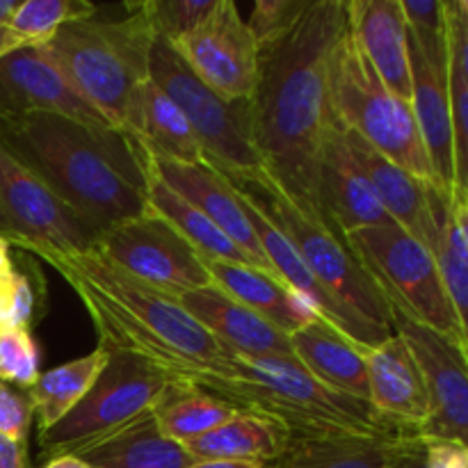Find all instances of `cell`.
Returning <instances> with one entry per match:
<instances>
[{"label":"cell","instance_id":"c3c4849f","mask_svg":"<svg viewBox=\"0 0 468 468\" xmlns=\"http://www.w3.org/2000/svg\"><path fill=\"white\" fill-rule=\"evenodd\" d=\"M16 5L18 0H0V26L9 21V16H12V12L16 9Z\"/></svg>","mask_w":468,"mask_h":468},{"label":"cell","instance_id":"2e32d148","mask_svg":"<svg viewBox=\"0 0 468 468\" xmlns=\"http://www.w3.org/2000/svg\"><path fill=\"white\" fill-rule=\"evenodd\" d=\"M53 112L87 126L114 128L64 78L44 46H21L0 58V119Z\"/></svg>","mask_w":468,"mask_h":468},{"label":"cell","instance_id":"484cf974","mask_svg":"<svg viewBox=\"0 0 468 468\" xmlns=\"http://www.w3.org/2000/svg\"><path fill=\"white\" fill-rule=\"evenodd\" d=\"M123 133L149 155L187 165L204 163V154L183 112L151 78L140 82L133 94Z\"/></svg>","mask_w":468,"mask_h":468},{"label":"cell","instance_id":"4dcf8cb0","mask_svg":"<svg viewBox=\"0 0 468 468\" xmlns=\"http://www.w3.org/2000/svg\"><path fill=\"white\" fill-rule=\"evenodd\" d=\"M151 411L165 437L186 446L231 419L236 410L197 384L172 379Z\"/></svg>","mask_w":468,"mask_h":468},{"label":"cell","instance_id":"f1b7e54d","mask_svg":"<svg viewBox=\"0 0 468 468\" xmlns=\"http://www.w3.org/2000/svg\"><path fill=\"white\" fill-rule=\"evenodd\" d=\"M288 439H291V432L277 420L236 410L231 419L183 448L197 462L218 460L274 464L286 451Z\"/></svg>","mask_w":468,"mask_h":468},{"label":"cell","instance_id":"60d3db41","mask_svg":"<svg viewBox=\"0 0 468 468\" xmlns=\"http://www.w3.org/2000/svg\"><path fill=\"white\" fill-rule=\"evenodd\" d=\"M425 455L428 468H468V443L425 439Z\"/></svg>","mask_w":468,"mask_h":468},{"label":"cell","instance_id":"ffe728a7","mask_svg":"<svg viewBox=\"0 0 468 468\" xmlns=\"http://www.w3.org/2000/svg\"><path fill=\"white\" fill-rule=\"evenodd\" d=\"M176 300L206 332L233 352L250 356H292L291 336L286 332L242 306L213 283L183 292Z\"/></svg>","mask_w":468,"mask_h":468},{"label":"cell","instance_id":"d590c367","mask_svg":"<svg viewBox=\"0 0 468 468\" xmlns=\"http://www.w3.org/2000/svg\"><path fill=\"white\" fill-rule=\"evenodd\" d=\"M39 378V347L30 329L0 327V384L30 388Z\"/></svg>","mask_w":468,"mask_h":468},{"label":"cell","instance_id":"ba28073f","mask_svg":"<svg viewBox=\"0 0 468 468\" xmlns=\"http://www.w3.org/2000/svg\"><path fill=\"white\" fill-rule=\"evenodd\" d=\"M149 78L183 112L208 167L229 183L254 181L265 174L251 140L247 101H227L215 94L163 37H155L151 46Z\"/></svg>","mask_w":468,"mask_h":468},{"label":"cell","instance_id":"8d00e7d4","mask_svg":"<svg viewBox=\"0 0 468 468\" xmlns=\"http://www.w3.org/2000/svg\"><path fill=\"white\" fill-rule=\"evenodd\" d=\"M215 0H146L144 9L155 37L176 41L187 35L213 9Z\"/></svg>","mask_w":468,"mask_h":468},{"label":"cell","instance_id":"6da1fadb","mask_svg":"<svg viewBox=\"0 0 468 468\" xmlns=\"http://www.w3.org/2000/svg\"><path fill=\"white\" fill-rule=\"evenodd\" d=\"M346 26V0H311L286 35L261 48L259 80L247 101L265 176L314 219L315 158L336 126L329 71Z\"/></svg>","mask_w":468,"mask_h":468},{"label":"cell","instance_id":"5bb4252c","mask_svg":"<svg viewBox=\"0 0 468 468\" xmlns=\"http://www.w3.org/2000/svg\"><path fill=\"white\" fill-rule=\"evenodd\" d=\"M391 327L405 341L428 393L430 419L420 437L468 443V355L400 314H391Z\"/></svg>","mask_w":468,"mask_h":468},{"label":"cell","instance_id":"9a60e30c","mask_svg":"<svg viewBox=\"0 0 468 468\" xmlns=\"http://www.w3.org/2000/svg\"><path fill=\"white\" fill-rule=\"evenodd\" d=\"M407 55H410L411 110L432 165L439 187L452 190L455 178V151H452L451 99H448V55L446 26L441 32L420 35L407 27Z\"/></svg>","mask_w":468,"mask_h":468},{"label":"cell","instance_id":"ee69618b","mask_svg":"<svg viewBox=\"0 0 468 468\" xmlns=\"http://www.w3.org/2000/svg\"><path fill=\"white\" fill-rule=\"evenodd\" d=\"M21 46H26L23 44L21 37H18L16 32L7 26V23H3V26H0V58L9 55L12 50L21 48Z\"/></svg>","mask_w":468,"mask_h":468},{"label":"cell","instance_id":"f35d334b","mask_svg":"<svg viewBox=\"0 0 468 468\" xmlns=\"http://www.w3.org/2000/svg\"><path fill=\"white\" fill-rule=\"evenodd\" d=\"M32 423H35V410H32L27 391L0 384V434L14 441L27 443Z\"/></svg>","mask_w":468,"mask_h":468},{"label":"cell","instance_id":"ac0fdd59","mask_svg":"<svg viewBox=\"0 0 468 468\" xmlns=\"http://www.w3.org/2000/svg\"><path fill=\"white\" fill-rule=\"evenodd\" d=\"M144 158L146 169L155 178H160L169 190L176 192L181 199H186L192 208L199 210L206 219H210L224 236L231 238L250 256L254 268L272 274V268H270L263 251H261L254 227H251L250 218H247L240 195H238L236 187L222 174L215 172L206 163L187 165L149 154H144Z\"/></svg>","mask_w":468,"mask_h":468},{"label":"cell","instance_id":"83f0119b","mask_svg":"<svg viewBox=\"0 0 468 468\" xmlns=\"http://www.w3.org/2000/svg\"><path fill=\"white\" fill-rule=\"evenodd\" d=\"M400 432L291 434L272 468H387Z\"/></svg>","mask_w":468,"mask_h":468},{"label":"cell","instance_id":"8992f818","mask_svg":"<svg viewBox=\"0 0 468 468\" xmlns=\"http://www.w3.org/2000/svg\"><path fill=\"white\" fill-rule=\"evenodd\" d=\"M329 99L338 126L359 135L398 167L437 186L411 103L384 85L350 30V23L334 50Z\"/></svg>","mask_w":468,"mask_h":468},{"label":"cell","instance_id":"ab89813d","mask_svg":"<svg viewBox=\"0 0 468 468\" xmlns=\"http://www.w3.org/2000/svg\"><path fill=\"white\" fill-rule=\"evenodd\" d=\"M400 9L407 27L420 35L441 32L446 26V0H400Z\"/></svg>","mask_w":468,"mask_h":468},{"label":"cell","instance_id":"52a82bcc","mask_svg":"<svg viewBox=\"0 0 468 468\" xmlns=\"http://www.w3.org/2000/svg\"><path fill=\"white\" fill-rule=\"evenodd\" d=\"M343 240L370 274L391 314L425 324L468 355V327L452 311L425 242L396 222L361 229Z\"/></svg>","mask_w":468,"mask_h":468},{"label":"cell","instance_id":"8fae6325","mask_svg":"<svg viewBox=\"0 0 468 468\" xmlns=\"http://www.w3.org/2000/svg\"><path fill=\"white\" fill-rule=\"evenodd\" d=\"M0 236L39 256L94 250L101 233L0 144Z\"/></svg>","mask_w":468,"mask_h":468},{"label":"cell","instance_id":"4fadbf2b","mask_svg":"<svg viewBox=\"0 0 468 468\" xmlns=\"http://www.w3.org/2000/svg\"><path fill=\"white\" fill-rule=\"evenodd\" d=\"M206 87L227 101H250L259 80V44L231 0L213 9L187 35L169 41Z\"/></svg>","mask_w":468,"mask_h":468},{"label":"cell","instance_id":"5b68a950","mask_svg":"<svg viewBox=\"0 0 468 468\" xmlns=\"http://www.w3.org/2000/svg\"><path fill=\"white\" fill-rule=\"evenodd\" d=\"M126 9L128 16L114 21L94 14L64 23L44 44L73 90L117 131H123L135 90L149 78L155 39L144 3H131Z\"/></svg>","mask_w":468,"mask_h":468},{"label":"cell","instance_id":"1f68e13d","mask_svg":"<svg viewBox=\"0 0 468 468\" xmlns=\"http://www.w3.org/2000/svg\"><path fill=\"white\" fill-rule=\"evenodd\" d=\"M108 359V352L96 347L94 352L80 356V359L58 366L48 373H39L37 382L30 388H26L32 410H35L39 434L59 423L85 398V393L99 379Z\"/></svg>","mask_w":468,"mask_h":468},{"label":"cell","instance_id":"7bdbcfd3","mask_svg":"<svg viewBox=\"0 0 468 468\" xmlns=\"http://www.w3.org/2000/svg\"><path fill=\"white\" fill-rule=\"evenodd\" d=\"M0 468H27L26 443L0 434Z\"/></svg>","mask_w":468,"mask_h":468},{"label":"cell","instance_id":"30bf717a","mask_svg":"<svg viewBox=\"0 0 468 468\" xmlns=\"http://www.w3.org/2000/svg\"><path fill=\"white\" fill-rule=\"evenodd\" d=\"M172 382L167 373L126 352H110L94 387L59 423L39 434L44 455H71L85 443L151 410L163 388Z\"/></svg>","mask_w":468,"mask_h":468},{"label":"cell","instance_id":"d6986e66","mask_svg":"<svg viewBox=\"0 0 468 468\" xmlns=\"http://www.w3.org/2000/svg\"><path fill=\"white\" fill-rule=\"evenodd\" d=\"M368 405L378 420L400 434H420L430 419L428 393L405 341L393 332L366 350Z\"/></svg>","mask_w":468,"mask_h":468},{"label":"cell","instance_id":"7c38bea8","mask_svg":"<svg viewBox=\"0 0 468 468\" xmlns=\"http://www.w3.org/2000/svg\"><path fill=\"white\" fill-rule=\"evenodd\" d=\"M94 250L123 272L172 297L210 286L195 247L151 206L137 218L101 233Z\"/></svg>","mask_w":468,"mask_h":468},{"label":"cell","instance_id":"7a4b0ae2","mask_svg":"<svg viewBox=\"0 0 468 468\" xmlns=\"http://www.w3.org/2000/svg\"><path fill=\"white\" fill-rule=\"evenodd\" d=\"M53 265L94 323L99 347L149 361L172 379L197 384L231 373V347L206 332L176 297L110 263L101 251L39 254Z\"/></svg>","mask_w":468,"mask_h":468},{"label":"cell","instance_id":"277c9868","mask_svg":"<svg viewBox=\"0 0 468 468\" xmlns=\"http://www.w3.org/2000/svg\"><path fill=\"white\" fill-rule=\"evenodd\" d=\"M197 387L233 410L277 420L291 434L396 432L379 423L368 402L323 387L295 356H250L231 350V373L204 375Z\"/></svg>","mask_w":468,"mask_h":468},{"label":"cell","instance_id":"cb8c5ba5","mask_svg":"<svg viewBox=\"0 0 468 468\" xmlns=\"http://www.w3.org/2000/svg\"><path fill=\"white\" fill-rule=\"evenodd\" d=\"M71 455L90 468H190L197 462L181 443L165 437L151 410Z\"/></svg>","mask_w":468,"mask_h":468},{"label":"cell","instance_id":"836d02e7","mask_svg":"<svg viewBox=\"0 0 468 468\" xmlns=\"http://www.w3.org/2000/svg\"><path fill=\"white\" fill-rule=\"evenodd\" d=\"M46 314V283L35 256L0 272V327L32 329Z\"/></svg>","mask_w":468,"mask_h":468},{"label":"cell","instance_id":"7402d4cb","mask_svg":"<svg viewBox=\"0 0 468 468\" xmlns=\"http://www.w3.org/2000/svg\"><path fill=\"white\" fill-rule=\"evenodd\" d=\"M428 245L446 295L460 323L468 327V197L428 183Z\"/></svg>","mask_w":468,"mask_h":468},{"label":"cell","instance_id":"e575fe53","mask_svg":"<svg viewBox=\"0 0 468 468\" xmlns=\"http://www.w3.org/2000/svg\"><path fill=\"white\" fill-rule=\"evenodd\" d=\"M94 14L96 7L85 0H18L7 26L26 46H44L64 23Z\"/></svg>","mask_w":468,"mask_h":468},{"label":"cell","instance_id":"d4e9b609","mask_svg":"<svg viewBox=\"0 0 468 468\" xmlns=\"http://www.w3.org/2000/svg\"><path fill=\"white\" fill-rule=\"evenodd\" d=\"M343 140H346L352 163L364 174L366 183L375 192L388 218L420 242H425L430 222L428 183L416 178L407 169L398 167L387 155H382L368 142L346 128H343Z\"/></svg>","mask_w":468,"mask_h":468},{"label":"cell","instance_id":"d6a6232c","mask_svg":"<svg viewBox=\"0 0 468 468\" xmlns=\"http://www.w3.org/2000/svg\"><path fill=\"white\" fill-rule=\"evenodd\" d=\"M146 172H149V169H146ZM146 197H149L151 208H154L160 218L167 219V222L176 229L178 236L186 238V240L195 247V251L201 259L254 265L250 261V256H247L231 238L224 236L210 219H206L199 210L192 208L186 199H181L176 192L169 190V187L165 186L160 178H155L151 172Z\"/></svg>","mask_w":468,"mask_h":468},{"label":"cell","instance_id":"74e56055","mask_svg":"<svg viewBox=\"0 0 468 468\" xmlns=\"http://www.w3.org/2000/svg\"><path fill=\"white\" fill-rule=\"evenodd\" d=\"M309 5L311 0H256L247 26L259 48L274 44L279 37L286 35Z\"/></svg>","mask_w":468,"mask_h":468},{"label":"cell","instance_id":"bcb514c9","mask_svg":"<svg viewBox=\"0 0 468 468\" xmlns=\"http://www.w3.org/2000/svg\"><path fill=\"white\" fill-rule=\"evenodd\" d=\"M44 468H90L82 460H78L76 455H58L50 457L48 464Z\"/></svg>","mask_w":468,"mask_h":468},{"label":"cell","instance_id":"e0dca14e","mask_svg":"<svg viewBox=\"0 0 468 468\" xmlns=\"http://www.w3.org/2000/svg\"><path fill=\"white\" fill-rule=\"evenodd\" d=\"M314 204L320 222L341 238L393 222L364 174L352 163L338 123L327 133L315 158Z\"/></svg>","mask_w":468,"mask_h":468},{"label":"cell","instance_id":"3957f363","mask_svg":"<svg viewBox=\"0 0 468 468\" xmlns=\"http://www.w3.org/2000/svg\"><path fill=\"white\" fill-rule=\"evenodd\" d=\"M0 144L99 233L149 206L144 151L117 128L53 112L18 114L0 119Z\"/></svg>","mask_w":468,"mask_h":468},{"label":"cell","instance_id":"603a6c76","mask_svg":"<svg viewBox=\"0 0 468 468\" xmlns=\"http://www.w3.org/2000/svg\"><path fill=\"white\" fill-rule=\"evenodd\" d=\"M291 346L292 356L323 387L355 400L368 402V370H366L368 347L343 336L323 318H314L295 329L291 334Z\"/></svg>","mask_w":468,"mask_h":468},{"label":"cell","instance_id":"9c48e42d","mask_svg":"<svg viewBox=\"0 0 468 468\" xmlns=\"http://www.w3.org/2000/svg\"><path fill=\"white\" fill-rule=\"evenodd\" d=\"M231 186L247 192L259 204V208L282 229V233L292 242L315 282L343 309L366 323L393 332L391 309H388L387 300L341 236L306 215L265 174H261L254 181L231 183Z\"/></svg>","mask_w":468,"mask_h":468},{"label":"cell","instance_id":"7dc6e473","mask_svg":"<svg viewBox=\"0 0 468 468\" xmlns=\"http://www.w3.org/2000/svg\"><path fill=\"white\" fill-rule=\"evenodd\" d=\"M12 265V254H9V242L5 240L3 236H0V272H5V270Z\"/></svg>","mask_w":468,"mask_h":468},{"label":"cell","instance_id":"b9f144b4","mask_svg":"<svg viewBox=\"0 0 468 468\" xmlns=\"http://www.w3.org/2000/svg\"><path fill=\"white\" fill-rule=\"evenodd\" d=\"M387 468H428L425 439L420 434H400Z\"/></svg>","mask_w":468,"mask_h":468},{"label":"cell","instance_id":"4316f807","mask_svg":"<svg viewBox=\"0 0 468 468\" xmlns=\"http://www.w3.org/2000/svg\"><path fill=\"white\" fill-rule=\"evenodd\" d=\"M201 261H204V268L213 286H218L219 291L227 292L236 302H240L242 306L259 314L261 318L270 320L274 327L286 332L288 336L295 329H300L302 324L311 323L314 318H320L302 297L288 291L277 277L254 268V265L213 259Z\"/></svg>","mask_w":468,"mask_h":468},{"label":"cell","instance_id":"44dd1931","mask_svg":"<svg viewBox=\"0 0 468 468\" xmlns=\"http://www.w3.org/2000/svg\"><path fill=\"white\" fill-rule=\"evenodd\" d=\"M350 30L384 85L411 103L407 23L400 0H346Z\"/></svg>","mask_w":468,"mask_h":468},{"label":"cell","instance_id":"f6af8a7d","mask_svg":"<svg viewBox=\"0 0 468 468\" xmlns=\"http://www.w3.org/2000/svg\"><path fill=\"white\" fill-rule=\"evenodd\" d=\"M190 468H272L270 464H251V462H195Z\"/></svg>","mask_w":468,"mask_h":468},{"label":"cell","instance_id":"f546056e","mask_svg":"<svg viewBox=\"0 0 468 468\" xmlns=\"http://www.w3.org/2000/svg\"><path fill=\"white\" fill-rule=\"evenodd\" d=\"M446 55L455 151L452 192L468 197V0H446Z\"/></svg>","mask_w":468,"mask_h":468}]
</instances>
